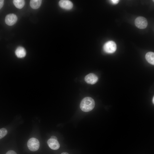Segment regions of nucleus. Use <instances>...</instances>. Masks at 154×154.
Here are the masks:
<instances>
[{"label": "nucleus", "instance_id": "obj_6", "mask_svg": "<svg viewBox=\"0 0 154 154\" xmlns=\"http://www.w3.org/2000/svg\"><path fill=\"white\" fill-rule=\"evenodd\" d=\"M84 80L87 83L93 84L97 82L98 78L95 74L91 73L86 75L85 77Z\"/></svg>", "mask_w": 154, "mask_h": 154}, {"label": "nucleus", "instance_id": "obj_9", "mask_svg": "<svg viewBox=\"0 0 154 154\" xmlns=\"http://www.w3.org/2000/svg\"><path fill=\"white\" fill-rule=\"evenodd\" d=\"M15 54L17 57L23 58L25 57L26 55V51L23 47L19 46L16 49Z\"/></svg>", "mask_w": 154, "mask_h": 154}, {"label": "nucleus", "instance_id": "obj_7", "mask_svg": "<svg viewBox=\"0 0 154 154\" xmlns=\"http://www.w3.org/2000/svg\"><path fill=\"white\" fill-rule=\"evenodd\" d=\"M59 5L61 7L67 10L71 9L73 6L72 3L68 0H60L59 2Z\"/></svg>", "mask_w": 154, "mask_h": 154}, {"label": "nucleus", "instance_id": "obj_10", "mask_svg": "<svg viewBox=\"0 0 154 154\" xmlns=\"http://www.w3.org/2000/svg\"><path fill=\"white\" fill-rule=\"evenodd\" d=\"M145 58L149 63L152 65H154V53L153 52H148L145 55Z\"/></svg>", "mask_w": 154, "mask_h": 154}, {"label": "nucleus", "instance_id": "obj_8", "mask_svg": "<svg viewBox=\"0 0 154 154\" xmlns=\"http://www.w3.org/2000/svg\"><path fill=\"white\" fill-rule=\"evenodd\" d=\"M49 147L53 150H57L60 147V144L58 140L50 138L47 141Z\"/></svg>", "mask_w": 154, "mask_h": 154}, {"label": "nucleus", "instance_id": "obj_12", "mask_svg": "<svg viewBox=\"0 0 154 154\" xmlns=\"http://www.w3.org/2000/svg\"><path fill=\"white\" fill-rule=\"evenodd\" d=\"M13 3L15 7L19 9L23 8L25 4V1L23 0H14Z\"/></svg>", "mask_w": 154, "mask_h": 154}, {"label": "nucleus", "instance_id": "obj_5", "mask_svg": "<svg viewBox=\"0 0 154 154\" xmlns=\"http://www.w3.org/2000/svg\"><path fill=\"white\" fill-rule=\"evenodd\" d=\"M17 20V17L16 15L13 13L7 15L5 18V23L9 26L14 25Z\"/></svg>", "mask_w": 154, "mask_h": 154}, {"label": "nucleus", "instance_id": "obj_3", "mask_svg": "<svg viewBox=\"0 0 154 154\" xmlns=\"http://www.w3.org/2000/svg\"><path fill=\"white\" fill-rule=\"evenodd\" d=\"M116 45L114 42L110 41L106 42L103 46L104 51L108 53H112L116 50Z\"/></svg>", "mask_w": 154, "mask_h": 154}, {"label": "nucleus", "instance_id": "obj_4", "mask_svg": "<svg viewBox=\"0 0 154 154\" xmlns=\"http://www.w3.org/2000/svg\"><path fill=\"white\" fill-rule=\"evenodd\" d=\"M135 26L140 29L145 28L148 25L146 19L143 17H137L135 19Z\"/></svg>", "mask_w": 154, "mask_h": 154}, {"label": "nucleus", "instance_id": "obj_15", "mask_svg": "<svg viewBox=\"0 0 154 154\" xmlns=\"http://www.w3.org/2000/svg\"><path fill=\"white\" fill-rule=\"evenodd\" d=\"M4 0H0V9L4 5Z\"/></svg>", "mask_w": 154, "mask_h": 154}, {"label": "nucleus", "instance_id": "obj_17", "mask_svg": "<svg viewBox=\"0 0 154 154\" xmlns=\"http://www.w3.org/2000/svg\"><path fill=\"white\" fill-rule=\"evenodd\" d=\"M50 139H54L57 140V138L55 136H52L51 137Z\"/></svg>", "mask_w": 154, "mask_h": 154}, {"label": "nucleus", "instance_id": "obj_11", "mask_svg": "<svg viewBox=\"0 0 154 154\" xmlns=\"http://www.w3.org/2000/svg\"><path fill=\"white\" fill-rule=\"evenodd\" d=\"M42 2L41 0H31L30 1V5L33 9H37L40 7Z\"/></svg>", "mask_w": 154, "mask_h": 154}, {"label": "nucleus", "instance_id": "obj_18", "mask_svg": "<svg viewBox=\"0 0 154 154\" xmlns=\"http://www.w3.org/2000/svg\"><path fill=\"white\" fill-rule=\"evenodd\" d=\"M61 154H69L67 152H64L61 153Z\"/></svg>", "mask_w": 154, "mask_h": 154}, {"label": "nucleus", "instance_id": "obj_16", "mask_svg": "<svg viewBox=\"0 0 154 154\" xmlns=\"http://www.w3.org/2000/svg\"><path fill=\"white\" fill-rule=\"evenodd\" d=\"M113 4H117L119 2L118 0H112L110 1Z\"/></svg>", "mask_w": 154, "mask_h": 154}, {"label": "nucleus", "instance_id": "obj_13", "mask_svg": "<svg viewBox=\"0 0 154 154\" xmlns=\"http://www.w3.org/2000/svg\"><path fill=\"white\" fill-rule=\"evenodd\" d=\"M7 131L5 128L0 129V139L4 137L7 134Z\"/></svg>", "mask_w": 154, "mask_h": 154}, {"label": "nucleus", "instance_id": "obj_2", "mask_svg": "<svg viewBox=\"0 0 154 154\" xmlns=\"http://www.w3.org/2000/svg\"><path fill=\"white\" fill-rule=\"evenodd\" d=\"M27 146L30 150L35 151L38 149L40 146V143L38 139L36 138L32 137L28 141Z\"/></svg>", "mask_w": 154, "mask_h": 154}, {"label": "nucleus", "instance_id": "obj_19", "mask_svg": "<svg viewBox=\"0 0 154 154\" xmlns=\"http://www.w3.org/2000/svg\"><path fill=\"white\" fill-rule=\"evenodd\" d=\"M152 102H153V103L154 104V97H153V98Z\"/></svg>", "mask_w": 154, "mask_h": 154}, {"label": "nucleus", "instance_id": "obj_1", "mask_svg": "<svg viewBox=\"0 0 154 154\" xmlns=\"http://www.w3.org/2000/svg\"><path fill=\"white\" fill-rule=\"evenodd\" d=\"M95 106V102L94 99L91 97H87L84 98L82 100L80 107L82 111L87 112L92 110Z\"/></svg>", "mask_w": 154, "mask_h": 154}, {"label": "nucleus", "instance_id": "obj_14", "mask_svg": "<svg viewBox=\"0 0 154 154\" xmlns=\"http://www.w3.org/2000/svg\"><path fill=\"white\" fill-rule=\"evenodd\" d=\"M6 154H17V153L14 151L10 150L7 152Z\"/></svg>", "mask_w": 154, "mask_h": 154}]
</instances>
